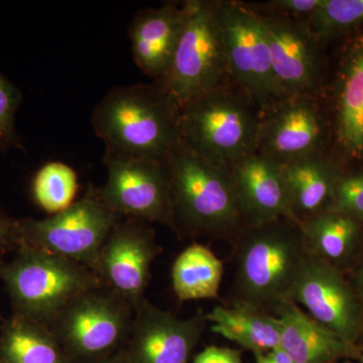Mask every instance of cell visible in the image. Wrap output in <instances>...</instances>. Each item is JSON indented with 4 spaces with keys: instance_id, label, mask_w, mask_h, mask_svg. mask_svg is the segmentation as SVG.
<instances>
[{
    "instance_id": "21",
    "label": "cell",
    "mask_w": 363,
    "mask_h": 363,
    "mask_svg": "<svg viewBox=\"0 0 363 363\" xmlns=\"http://www.w3.org/2000/svg\"><path fill=\"white\" fill-rule=\"evenodd\" d=\"M206 320L212 324L214 333L250 351L255 357L279 348V318L253 306L241 302L216 306L206 314Z\"/></svg>"
},
{
    "instance_id": "25",
    "label": "cell",
    "mask_w": 363,
    "mask_h": 363,
    "mask_svg": "<svg viewBox=\"0 0 363 363\" xmlns=\"http://www.w3.org/2000/svg\"><path fill=\"white\" fill-rule=\"evenodd\" d=\"M305 21L326 47L362 30L363 0H321Z\"/></svg>"
},
{
    "instance_id": "5",
    "label": "cell",
    "mask_w": 363,
    "mask_h": 363,
    "mask_svg": "<svg viewBox=\"0 0 363 363\" xmlns=\"http://www.w3.org/2000/svg\"><path fill=\"white\" fill-rule=\"evenodd\" d=\"M11 262L0 266L16 314L51 326L57 316L86 292L104 286L87 267L21 245Z\"/></svg>"
},
{
    "instance_id": "9",
    "label": "cell",
    "mask_w": 363,
    "mask_h": 363,
    "mask_svg": "<svg viewBox=\"0 0 363 363\" xmlns=\"http://www.w3.org/2000/svg\"><path fill=\"white\" fill-rule=\"evenodd\" d=\"M332 131L323 94L284 97L264 109L255 152L289 164L329 152Z\"/></svg>"
},
{
    "instance_id": "4",
    "label": "cell",
    "mask_w": 363,
    "mask_h": 363,
    "mask_svg": "<svg viewBox=\"0 0 363 363\" xmlns=\"http://www.w3.org/2000/svg\"><path fill=\"white\" fill-rule=\"evenodd\" d=\"M262 113L228 81L180 108L179 135L200 156L229 168L255 152Z\"/></svg>"
},
{
    "instance_id": "19",
    "label": "cell",
    "mask_w": 363,
    "mask_h": 363,
    "mask_svg": "<svg viewBox=\"0 0 363 363\" xmlns=\"http://www.w3.org/2000/svg\"><path fill=\"white\" fill-rule=\"evenodd\" d=\"M281 324L279 348L294 363H335L355 359L360 348L350 345L315 321L292 300L276 313Z\"/></svg>"
},
{
    "instance_id": "18",
    "label": "cell",
    "mask_w": 363,
    "mask_h": 363,
    "mask_svg": "<svg viewBox=\"0 0 363 363\" xmlns=\"http://www.w3.org/2000/svg\"><path fill=\"white\" fill-rule=\"evenodd\" d=\"M185 16V4L167 2L157 9L138 11L131 21L130 39L138 68L154 82L166 76Z\"/></svg>"
},
{
    "instance_id": "32",
    "label": "cell",
    "mask_w": 363,
    "mask_h": 363,
    "mask_svg": "<svg viewBox=\"0 0 363 363\" xmlns=\"http://www.w3.org/2000/svg\"><path fill=\"white\" fill-rule=\"evenodd\" d=\"M13 245H18L16 220L9 218L0 211V255Z\"/></svg>"
},
{
    "instance_id": "6",
    "label": "cell",
    "mask_w": 363,
    "mask_h": 363,
    "mask_svg": "<svg viewBox=\"0 0 363 363\" xmlns=\"http://www.w3.org/2000/svg\"><path fill=\"white\" fill-rule=\"evenodd\" d=\"M184 4L180 37L166 76L160 82L179 109L231 81L216 0H187Z\"/></svg>"
},
{
    "instance_id": "29",
    "label": "cell",
    "mask_w": 363,
    "mask_h": 363,
    "mask_svg": "<svg viewBox=\"0 0 363 363\" xmlns=\"http://www.w3.org/2000/svg\"><path fill=\"white\" fill-rule=\"evenodd\" d=\"M321 0H271L252 4L247 2L250 9L262 16H288L306 20L319 6Z\"/></svg>"
},
{
    "instance_id": "12",
    "label": "cell",
    "mask_w": 363,
    "mask_h": 363,
    "mask_svg": "<svg viewBox=\"0 0 363 363\" xmlns=\"http://www.w3.org/2000/svg\"><path fill=\"white\" fill-rule=\"evenodd\" d=\"M259 16L281 96L323 94L327 69L325 45L310 30L307 21L288 16Z\"/></svg>"
},
{
    "instance_id": "16",
    "label": "cell",
    "mask_w": 363,
    "mask_h": 363,
    "mask_svg": "<svg viewBox=\"0 0 363 363\" xmlns=\"http://www.w3.org/2000/svg\"><path fill=\"white\" fill-rule=\"evenodd\" d=\"M206 323L203 311L180 319L145 300L135 310L124 355L128 363H189Z\"/></svg>"
},
{
    "instance_id": "23",
    "label": "cell",
    "mask_w": 363,
    "mask_h": 363,
    "mask_svg": "<svg viewBox=\"0 0 363 363\" xmlns=\"http://www.w3.org/2000/svg\"><path fill=\"white\" fill-rule=\"evenodd\" d=\"M2 363H72L49 327L16 314L0 336Z\"/></svg>"
},
{
    "instance_id": "36",
    "label": "cell",
    "mask_w": 363,
    "mask_h": 363,
    "mask_svg": "<svg viewBox=\"0 0 363 363\" xmlns=\"http://www.w3.org/2000/svg\"><path fill=\"white\" fill-rule=\"evenodd\" d=\"M335 363H359V362H357V360H354V359H343V360H340V362H337Z\"/></svg>"
},
{
    "instance_id": "10",
    "label": "cell",
    "mask_w": 363,
    "mask_h": 363,
    "mask_svg": "<svg viewBox=\"0 0 363 363\" xmlns=\"http://www.w3.org/2000/svg\"><path fill=\"white\" fill-rule=\"evenodd\" d=\"M231 81L264 111L284 98L279 92L264 26L247 2L216 0Z\"/></svg>"
},
{
    "instance_id": "27",
    "label": "cell",
    "mask_w": 363,
    "mask_h": 363,
    "mask_svg": "<svg viewBox=\"0 0 363 363\" xmlns=\"http://www.w3.org/2000/svg\"><path fill=\"white\" fill-rule=\"evenodd\" d=\"M327 210L348 215L363 223V169L344 171L339 176Z\"/></svg>"
},
{
    "instance_id": "31",
    "label": "cell",
    "mask_w": 363,
    "mask_h": 363,
    "mask_svg": "<svg viewBox=\"0 0 363 363\" xmlns=\"http://www.w3.org/2000/svg\"><path fill=\"white\" fill-rule=\"evenodd\" d=\"M346 276L350 279L351 286L359 303L362 317V336L360 340L359 348L363 350V238L359 250L355 255L348 269L345 271Z\"/></svg>"
},
{
    "instance_id": "30",
    "label": "cell",
    "mask_w": 363,
    "mask_h": 363,
    "mask_svg": "<svg viewBox=\"0 0 363 363\" xmlns=\"http://www.w3.org/2000/svg\"><path fill=\"white\" fill-rule=\"evenodd\" d=\"M192 363H243V359L240 350L211 345L195 355Z\"/></svg>"
},
{
    "instance_id": "28",
    "label": "cell",
    "mask_w": 363,
    "mask_h": 363,
    "mask_svg": "<svg viewBox=\"0 0 363 363\" xmlns=\"http://www.w3.org/2000/svg\"><path fill=\"white\" fill-rule=\"evenodd\" d=\"M21 100V90L0 72V150L23 147L16 130V114Z\"/></svg>"
},
{
    "instance_id": "11",
    "label": "cell",
    "mask_w": 363,
    "mask_h": 363,
    "mask_svg": "<svg viewBox=\"0 0 363 363\" xmlns=\"http://www.w3.org/2000/svg\"><path fill=\"white\" fill-rule=\"evenodd\" d=\"M106 183L95 190L119 216L157 223L175 233L173 198L167 164L150 160L105 154Z\"/></svg>"
},
{
    "instance_id": "3",
    "label": "cell",
    "mask_w": 363,
    "mask_h": 363,
    "mask_svg": "<svg viewBox=\"0 0 363 363\" xmlns=\"http://www.w3.org/2000/svg\"><path fill=\"white\" fill-rule=\"evenodd\" d=\"M166 164L175 233L231 242L247 224L228 167L205 159L182 140Z\"/></svg>"
},
{
    "instance_id": "14",
    "label": "cell",
    "mask_w": 363,
    "mask_h": 363,
    "mask_svg": "<svg viewBox=\"0 0 363 363\" xmlns=\"http://www.w3.org/2000/svg\"><path fill=\"white\" fill-rule=\"evenodd\" d=\"M323 97L338 159L363 162V28L343 40Z\"/></svg>"
},
{
    "instance_id": "13",
    "label": "cell",
    "mask_w": 363,
    "mask_h": 363,
    "mask_svg": "<svg viewBox=\"0 0 363 363\" xmlns=\"http://www.w3.org/2000/svg\"><path fill=\"white\" fill-rule=\"evenodd\" d=\"M290 300L345 342L359 347L362 317L345 272L309 252L291 292Z\"/></svg>"
},
{
    "instance_id": "34",
    "label": "cell",
    "mask_w": 363,
    "mask_h": 363,
    "mask_svg": "<svg viewBox=\"0 0 363 363\" xmlns=\"http://www.w3.org/2000/svg\"><path fill=\"white\" fill-rule=\"evenodd\" d=\"M95 363H128V360H126L125 355L123 352L113 355V357L104 358V359L99 360V362Z\"/></svg>"
},
{
    "instance_id": "24",
    "label": "cell",
    "mask_w": 363,
    "mask_h": 363,
    "mask_svg": "<svg viewBox=\"0 0 363 363\" xmlns=\"http://www.w3.org/2000/svg\"><path fill=\"white\" fill-rule=\"evenodd\" d=\"M224 266L206 245L193 242L176 257L172 266V286L180 301L216 298Z\"/></svg>"
},
{
    "instance_id": "20",
    "label": "cell",
    "mask_w": 363,
    "mask_h": 363,
    "mask_svg": "<svg viewBox=\"0 0 363 363\" xmlns=\"http://www.w3.org/2000/svg\"><path fill=\"white\" fill-rule=\"evenodd\" d=\"M340 162L326 152L281 166L291 208L298 223L330 206L336 182L344 172Z\"/></svg>"
},
{
    "instance_id": "22",
    "label": "cell",
    "mask_w": 363,
    "mask_h": 363,
    "mask_svg": "<svg viewBox=\"0 0 363 363\" xmlns=\"http://www.w3.org/2000/svg\"><path fill=\"white\" fill-rule=\"evenodd\" d=\"M300 224L310 253L344 272L348 269L362 245V222L348 215L325 210Z\"/></svg>"
},
{
    "instance_id": "17",
    "label": "cell",
    "mask_w": 363,
    "mask_h": 363,
    "mask_svg": "<svg viewBox=\"0 0 363 363\" xmlns=\"http://www.w3.org/2000/svg\"><path fill=\"white\" fill-rule=\"evenodd\" d=\"M229 171L247 225L279 218L297 221L281 164L255 152L234 162Z\"/></svg>"
},
{
    "instance_id": "7",
    "label": "cell",
    "mask_w": 363,
    "mask_h": 363,
    "mask_svg": "<svg viewBox=\"0 0 363 363\" xmlns=\"http://www.w3.org/2000/svg\"><path fill=\"white\" fill-rule=\"evenodd\" d=\"M135 309L105 286L79 296L50 329L72 363L111 357L130 337Z\"/></svg>"
},
{
    "instance_id": "33",
    "label": "cell",
    "mask_w": 363,
    "mask_h": 363,
    "mask_svg": "<svg viewBox=\"0 0 363 363\" xmlns=\"http://www.w3.org/2000/svg\"><path fill=\"white\" fill-rule=\"evenodd\" d=\"M255 363H294L281 348L269 351L264 354L255 355Z\"/></svg>"
},
{
    "instance_id": "1",
    "label": "cell",
    "mask_w": 363,
    "mask_h": 363,
    "mask_svg": "<svg viewBox=\"0 0 363 363\" xmlns=\"http://www.w3.org/2000/svg\"><path fill=\"white\" fill-rule=\"evenodd\" d=\"M233 302L276 316L291 292L309 250L298 222L279 218L245 225L231 241Z\"/></svg>"
},
{
    "instance_id": "2",
    "label": "cell",
    "mask_w": 363,
    "mask_h": 363,
    "mask_svg": "<svg viewBox=\"0 0 363 363\" xmlns=\"http://www.w3.org/2000/svg\"><path fill=\"white\" fill-rule=\"evenodd\" d=\"M179 111L161 83L121 86L96 105L92 125L105 154L166 164L181 142Z\"/></svg>"
},
{
    "instance_id": "15",
    "label": "cell",
    "mask_w": 363,
    "mask_h": 363,
    "mask_svg": "<svg viewBox=\"0 0 363 363\" xmlns=\"http://www.w3.org/2000/svg\"><path fill=\"white\" fill-rule=\"evenodd\" d=\"M161 247L147 222L126 219L112 229L93 272L102 284L136 309L145 300L150 269Z\"/></svg>"
},
{
    "instance_id": "8",
    "label": "cell",
    "mask_w": 363,
    "mask_h": 363,
    "mask_svg": "<svg viewBox=\"0 0 363 363\" xmlns=\"http://www.w3.org/2000/svg\"><path fill=\"white\" fill-rule=\"evenodd\" d=\"M89 191L64 211L42 220H16L18 247L23 245L77 262L92 269L102 245L121 220Z\"/></svg>"
},
{
    "instance_id": "26",
    "label": "cell",
    "mask_w": 363,
    "mask_h": 363,
    "mask_svg": "<svg viewBox=\"0 0 363 363\" xmlns=\"http://www.w3.org/2000/svg\"><path fill=\"white\" fill-rule=\"evenodd\" d=\"M77 190V174L61 162L44 164L33 181V199L42 209L52 215L70 207Z\"/></svg>"
},
{
    "instance_id": "35",
    "label": "cell",
    "mask_w": 363,
    "mask_h": 363,
    "mask_svg": "<svg viewBox=\"0 0 363 363\" xmlns=\"http://www.w3.org/2000/svg\"><path fill=\"white\" fill-rule=\"evenodd\" d=\"M354 360H357V362L359 363H363V350H360L359 353H358Z\"/></svg>"
}]
</instances>
